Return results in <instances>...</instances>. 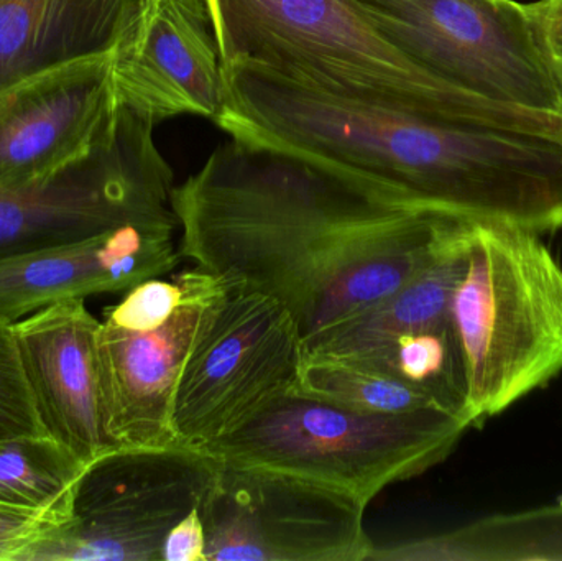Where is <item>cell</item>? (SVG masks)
<instances>
[{
  "label": "cell",
  "mask_w": 562,
  "mask_h": 561,
  "mask_svg": "<svg viewBox=\"0 0 562 561\" xmlns=\"http://www.w3.org/2000/svg\"><path fill=\"white\" fill-rule=\"evenodd\" d=\"M180 254L277 300L304 356L415 279L474 217L349 168L231 137L173 190Z\"/></svg>",
  "instance_id": "6da1fadb"
},
{
  "label": "cell",
  "mask_w": 562,
  "mask_h": 561,
  "mask_svg": "<svg viewBox=\"0 0 562 561\" xmlns=\"http://www.w3.org/2000/svg\"><path fill=\"white\" fill-rule=\"evenodd\" d=\"M231 137L300 152L479 221L562 229V114L472 96L435 114L297 85L247 61L223 65Z\"/></svg>",
  "instance_id": "7a4b0ae2"
},
{
  "label": "cell",
  "mask_w": 562,
  "mask_h": 561,
  "mask_svg": "<svg viewBox=\"0 0 562 561\" xmlns=\"http://www.w3.org/2000/svg\"><path fill=\"white\" fill-rule=\"evenodd\" d=\"M477 427L562 372V266L540 234L477 221L451 302Z\"/></svg>",
  "instance_id": "3957f363"
},
{
  "label": "cell",
  "mask_w": 562,
  "mask_h": 561,
  "mask_svg": "<svg viewBox=\"0 0 562 561\" xmlns=\"http://www.w3.org/2000/svg\"><path fill=\"white\" fill-rule=\"evenodd\" d=\"M221 65L247 61L363 104L435 114L472 92L416 65L357 0H206Z\"/></svg>",
  "instance_id": "277c9868"
},
{
  "label": "cell",
  "mask_w": 562,
  "mask_h": 561,
  "mask_svg": "<svg viewBox=\"0 0 562 561\" xmlns=\"http://www.w3.org/2000/svg\"><path fill=\"white\" fill-rule=\"evenodd\" d=\"M474 425L451 412L366 414L290 391L204 450L224 463L296 474L369 506L442 463Z\"/></svg>",
  "instance_id": "5b68a950"
},
{
  "label": "cell",
  "mask_w": 562,
  "mask_h": 561,
  "mask_svg": "<svg viewBox=\"0 0 562 561\" xmlns=\"http://www.w3.org/2000/svg\"><path fill=\"white\" fill-rule=\"evenodd\" d=\"M223 460L184 445L121 447L86 467L71 519L19 561H161L168 532L213 490Z\"/></svg>",
  "instance_id": "8992f818"
},
{
  "label": "cell",
  "mask_w": 562,
  "mask_h": 561,
  "mask_svg": "<svg viewBox=\"0 0 562 561\" xmlns=\"http://www.w3.org/2000/svg\"><path fill=\"white\" fill-rule=\"evenodd\" d=\"M154 122L119 109L98 147L48 183L0 190V259L98 236L125 224L178 226L173 170Z\"/></svg>",
  "instance_id": "52a82bcc"
},
{
  "label": "cell",
  "mask_w": 562,
  "mask_h": 561,
  "mask_svg": "<svg viewBox=\"0 0 562 561\" xmlns=\"http://www.w3.org/2000/svg\"><path fill=\"white\" fill-rule=\"evenodd\" d=\"M376 29L436 78L481 98L561 114L527 5L515 0H357Z\"/></svg>",
  "instance_id": "ba28073f"
},
{
  "label": "cell",
  "mask_w": 562,
  "mask_h": 561,
  "mask_svg": "<svg viewBox=\"0 0 562 561\" xmlns=\"http://www.w3.org/2000/svg\"><path fill=\"white\" fill-rule=\"evenodd\" d=\"M304 349L277 300L231 289L194 345L175 389V444L204 448L293 389Z\"/></svg>",
  "instance_id": "9c48e42d"
},
{
  "label": "cell",
  "mask_w": 562,
  "mask_h": 561,
  "mask_svg": "<svg viewBox=\"0 0 562 561\" xmlns=\"http://www.w3.org/2000/svg\"><path fill=\"white\" fill-rule=\"evenodd\" d=\"M366 504L326 484L224 463L201 506L207 561H363Z\"/></svg>",
  "instance_id": "30bf717a"
},
{
  "label": "cell",
  "mask_w": 562,
  "mask_h": 561,
  "mask_svg": "<svg viewBox=\"0 0 562 561\" xmlns=\"http://www.w3.org/2000/svg\"><path fill=\"white\" fill-rule=\"evenodd\" d=\"M183 302L154 332L137 333L102 322L95 336L105 430L117 447L175 444L171 401L184 362L229 285L196 269L178 276Z\"/></svg>",
  "instance_id": "8fae6325"
},
{
  "label": "cell",
  "mask_w": 562,
  "mask_h": 561,
  "mask_svg": "<svg viewBox=\"0 0 562 561\" xmlns=\"http://www.w3.org/2000/svg\"><path fill=\"white\" fill-rule=\"evenodd\" d=\"M114 53L43 72L0 96V190L48 183L85 160L117 121Z\"/></svg>",
  "instance_id": "7c38bea8"
},
{
  "label": "cell",
  "mask_w": 562,
  "mask_h": 561,
  "mask_svg": "<svg viewBox=\"0 0 562 561\" xmlns=\"http://www.w3.org/2000/svg\"><path fill=\"white\" fill-rule=\"evenodd\" d=\"M119 105L158 124L226 105L220 45L206 0H140L112 65Z\"/></svg>",
  "instance_id": "4fadbf2b"
},
{
  "label": "cell",
  "mask_w": 562,
  "mask_h": 561,
  "mask_svg": "<svg viewBox=\"0 0 562 561\" xmlns=\"http://www.w3.org/2000/svg\"><path fill=\"white\" fill-rule=\"evenodd\" d=\"M99 325L85 299L63 300L12 323L20 364L46 435L86 464L119 448L102 414Z\"/></svg>",
  "instance_id": "5bb4252c"
},
{
  "label": "cell",
  "mask_w": 562,
  "mask_h": 561,
  "mask_svg": "<svg viewBox=\"0 0 562 561\" xmlns=\"http://www.w3.org/2000/svg\"><path fill=\"white\" fill-rule=\"evenodd\" d=\"M171 224L117 229L0 259V322L12 323L68 299L121 293L177 269Z\"/></svg>",
  "instance_id": "9a60e30c"
},
{
  "label": "cell",
  "mask_w": 562,
  "mask_h": 561,
  "mask_svg": "<svg viewBox=\"0 0 562 561\" xmlns=\"http://www.w3.org/2000/svg\"><path fill=\"white\" fill-rule=\"evenodd\" d=\"M140 0H0V96L82 59L108 56Z\"/></svg>",
  "instance_id": "2e32d148"
},
{
  "label": "cell",
  "mask_w": 562,
  "mask_h": 561,
  "mask_svg": "<svg viewBox=\"0 0 562 561\" xmlns=\"http://www.w3.org/2000/svg\"><path fill=\"white\" fill-rule=\"evenodd\" d=\"M475 223L398 292L330 333L306 356L360 361L398 336L451 322L452 295L468 263Z\"/></svg>",
  "instance_id": "e0dca14e"
},
{
  "label": "cell",
  "mask_w": 562,
  "mask_h": 561,
  "mask_svg": "<svg viewBox=\"0 0 562 561\" xmlns=\"http://www.w3.org/2000/svg\"><path fill=\"white\" fill-rule=\"evenodd\" d=\"M370 561L562 560V506L370 549Z\"/></svg>",
  "instance_id": "ac0fdd59"
},
{
  "label": "cell",
  "mask_w": 562,
  "mask_h": 561,
  "mask_svg": "<svg viewBox=\"0 0 562 561\" xmlns=\"http://www.w3.org/2000/svg\"><path fill=\"white\" fill-rule=\"evenodd\" d=\"M86 467L49 435L0 438V504L69 520Z\"/></svg>",
  "instance_id": "d6986e66"
},
{
  "label": "cell",
  "mask_w": 562,
  "mask_h": 561,
  "mask_svg": "<svg viewBox=\"0 0 562 561\" xmlns=\"http://www.w3.org/2000/svg\"><path fill=\"white\" fill-rule=\"evenodd\" d=\"M291 391L366 414L446 411L431 394L389 372L329 356H304Z\"/></svg>",
  "instance_id": "ffe728a7"
},
{
  "label": "cell",
  "mask_w": 562,
  "mask_h": 561,
  "mask_svg": "<svg viewBox=\"0 0 562 561\" xmlns=\"http://www.w3.org/2000/svg\"><path fill=\"white\" fill-rule=\"evenodd\" d=\"M349 361V359H347ZM360 364L389 372L431 394L446 411L472 422L461 356L451 322L436 328L406 333L376 349Z\"/></svg>",
  "instance_id": "44dd1931"
},
{
  "label": "cell",
  "mask_w": 562,
  "mask_h": 561,
  "mask_svg": "<svg viewBox=\"0 0 562 561\" xmlns=\"http://www.w3.org/2000/svg\"><path fill=\"white\" fill-rule=\"evenodd\" d=\"M46 435L20 364L12 325L0 322V438Z\"/></svg>",
  "instance_id": "7402d4cb"
},
{
  "label": "cell",
  "mask_w": 562,
  "mask_h": 561,
  "mask_svg": "<svg viewBox=\"0 0 562 561\" xmlns=\"http://www.w3.org/2000/svg\"><path fill=\"white\" fill-rule=\"evenodd\" d=\"M180 279L145 280L127 290L124 300L108 310L105 322L128 332L147 333L164 326L183 302Z\"/></svg>",
  "instance_id": "603a6c76"
},
{
  "label": "cell",
  "mask_w": 562,
  "mask_h": 561,
  "mask_svg": "<svg viewBox=\"0 0 562 561\" xmlns=\"http://www.w3.org/2000/svg\"><path fill=\"white\" fill-rule=\"evenodd\" d=\"M66 523L56 514L30 513L0 504V561H19L32 543Z\"/></svg>",
  "instance_id": "cb8c5ba5"
},
{
  "label": "cell",
  "mask_w": 562,
  "mask_h": 561,
  "mask_svg": "<svg viewBox=\"0 0 562 561\" xmlns=\"http://www.w3.org/2000/svg\"><path fill=\"white\" fill-rule=\"evenodd\" d=\"M527 12L538 49L560 94L562 114V0L527 3Z\"/></svg>",
  "instance_id": "d4e9b609"
},
{
  "label": "cell",
  "mask_w": 562,
  "mask_h": 561,
  "mask_svg": "<svg viewBox=\"0 0 562 561\" xmlns=\"http://www.w3.org/2000/svg\"><path fill=\"white\" fill-rule=\"evenodd\" d=\"M207 537L201 509H194L168 532L161 561H207Z\"/></svg>",
  "instance_id": "484cf974"
},
{
  "label": "cell",
  "mask_w": 562,
  "mask_h": 561,
  "mask_svg": "<svg viewBox=\"0 0 562 561\" xmlns=\"http://www.w3.org/2000/svg\"><path fill=\"white\" fill-rule=\"evenodd\" d=\"M561 506H562V501H561Z\"/></svg>",
  "instance_id": "4316f807"
}]
</instances>
